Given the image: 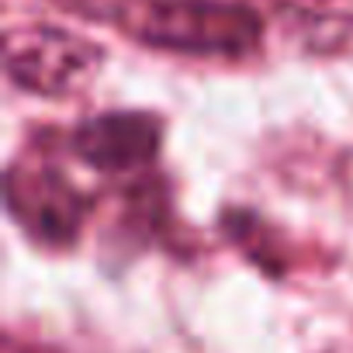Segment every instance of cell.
<instances>
[{
  "mask_svg": "<svg viewBox=\"0 0 353 353\" xmlns=\"http://www.w3.org/2000/svg\"><path fill=\"white\" fill-rule=\"evenodd\" d=\"M114 21L135 42L184 56H246L263 21L239 0H121Z\"/></svg>",
  "mask_w": 353,
  "mask_h": 353,
  "instance_id": "cell-1",
  "label": "cell"
},
{
  "mask_svg": "<svg viewBox=\"0 0 353 353\" xmlns=\"http://www.w3.org/2000/svg\"><path fill=\"white\" fill-rule=\"evenodd\" d=\"M104 49L56 25H18L4 35L8 80L39 97H70L94 83Z\"/></svg>",
  "mask_w": 353,
  "mask_h": 353,
  "instance_id": "cell-2",
  "label": "cell"
},
{
  "mask_svg": "<svg viewBox=\"0 0 353 353\" xmlns=\"http://www.w3.org/2000/svg\"><path fill=\"white\" fill-rule=\"evenodd\" d=\"M8 208L42 246H70L83 222V198L63 170L18 159L8 170Z\"/></svg>",
  "mask_w": 353,
  "mask_h": 353,
  "instance_id": "cell-3",
  "label": "cell"
},
{
  "mask_svg": "<svg viewBox=\"0 0 353 353\" xmlns=\"http://www.w3.org/2000/svg\"><path fill=\"white\" fill-rule=\"evenodd\" d=\"M163 142V125L156 114L145 111H108L97 118H87L77 135L73 149L104 173H128L145 166Z\"/></svg>",
  "mask_w": 353,
  "mask_h": 353,
  "instance_id": "cell-4",
  "label": "cell"
}]
</instances>
